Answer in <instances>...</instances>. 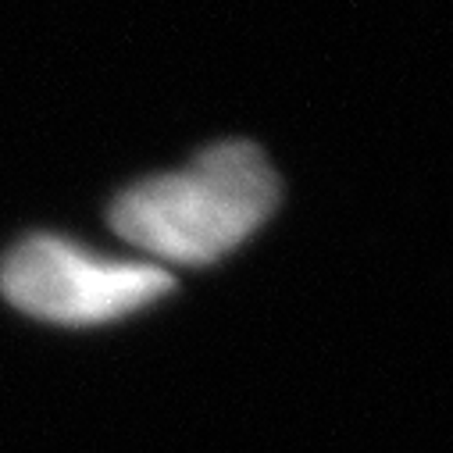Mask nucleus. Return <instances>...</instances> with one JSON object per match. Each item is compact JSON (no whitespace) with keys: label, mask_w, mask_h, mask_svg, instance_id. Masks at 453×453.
<instances>
[{"label":"nucleus","mask_w":453,"mask_h":453,"mask_svg":"<svg viewBox=\"0 0 453 453\" xmlns=\"http://www.w3.org/2000/svg\"><path fill=\"white\" fill-rule=\"evenodd\" d=\"M175 289V279L136 257H111L58 233H33L0 257V296L26 318L93 328L126 321Z\"/></svg>","instance_id":"obj_2"},{"label":"nucleus","mask_w":453,"mask_h":453,"mask_svg":"<svg viewBox=\"0 0 453 453\" xmlns=\"http://www.w3.org/2000/svg\"><path fill=\"white\" fill-rule=\"evenodd\" d=\"M282 196L272 161L247 140L214 143L189 165L122 189L107 221L157 268H200L243 247Z\"/></svg>","instance_id":"obj_1"}]
</instances>
